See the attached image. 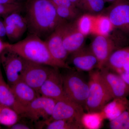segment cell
Masks as SVG:
<instances>
[{
	"label": "cell",
	"instance_id": "1",
	"mask_svg": "<svg viewBox=\"0 0 129 129\" xmlns=\"http://www.w3.org/2000/svg\"><path fill=\"white\" fill-rule=\"evenodd\" d=\"M24 11L29 34L45 40L64 21L58 15L51 0H25Z\"/></svg>",
	"mask_w": 129,
	"mask_h": 129
},
{
	"label": "cell",
	"instance_id": "2",
	"mask_svg": "<svg viewBox=\"0 0 129 129\" xmlns=\"http://www.w3.org/2000/svg\"><path fill=\"white\" fill-rule=\"evenodd\" d=\"M6 48L33 62L64 69H73L65 62L56 59L51 54L45 41L29 34L26 38L14 44L6 42Z\"/></svg>",
	"mask_w": 129,
	"mask_h": 129
},
{
	"label": "cell",
	"instance_id": "3",
	"mask_svg": "<svg viewBox=\"0 0 129 129\" xmlns=\"http://www.w3.org/2000/svg\"><path fill=\"white\" fill-rule=\"evenodd\" d=\"M88 83L89 94L84 108L87 112L101 111L113 98L104 85L99 69L89 72Z\"/></svg>",
	"mask_w": 129,
	"mask_h": 129
},
{
	"label": "cell",
	"instance_id": "4",
	"mask_svg": "<svg viewBox=\"0 0 129 129\" xmlns=\"http://www.w3.org/2000/svg\"><path fill=\"white\" fill-rule=\"evenodd\" d=\"M67 70L65 73L62 74L64 96L84 108L89 94L88 82L74 69Z\"/></svg>",
	"mask_w": 129,
	"mask_h": 129
},
{
	"label": "cell",
	"instance_id": "5",
	"mask_svg": "<svg viewBox=\"0 0 129 129\" xmlns=\"http://www.w3.org/2000/svg\"><path fill=\"white\" fill-rule=\"evenodd\" d=\"M57 101L55 99L39 96L25 107L23 113L19 115L42 127L51 117Z\"/></svg>",
	"mask_w": 129,
	"mask_h": 129
},
{
	"label": "cell",
	"instance_id": "6",
	"mask_svg": "<svg viewBox=\"0 0 129 129\" xmlns=\"http://www.w3.org/2000/svg\"><path fill=\"white\" fill-rule=\"evenodd\" d=\"M52 68L23 58L21 80L34 89L39 95L40 88L49 76Z\"/></svg>",
	"mask_w": 129,
	"mask_h": 129
},
{
	"label": "cell",
	"instance_id": "7",
	"mask_svg": "<svg viewBox=\"0 0 129 129\" xmlns=\"http://www.w3.org/2000/svg\"><path fill=\"white\" fill-rule=\"evenodd\" d=\"M0 62L6 76L7 83L11 86L21 80L23 67V58L9 48H6L0 54Z\"/></svg>",
	"mask_w": 129,
	"mask_h": 129
},
{
	"label": "cell",
	"instance_id": "8",
	"mask_svg": "<svg viewBox=\"0 0 129 129\" xmlns=\"http://www.w3.org/2000/svg\"><path fill=\"white\" fill-rule=\"evenodd\" d=\"M99 70L104 85L113 99L129 95V85L118 74L105 67Z\"/></svg>",
	"mask_w": 129,
	"mask_h": 129
},
{
	"label": "cell",
	"instance_id": "9",
	"mask_svg": "<svg viewBox=\"0 0 129 129\" xmlns=\"http://www.w3.org/2000/svg\"><path fill=\"white\" fill-rule=\"evenodd\" d=\"M107 16L113 27L129 34V2L116 0L108 9Z\"/></svg>",
	"mask_w": 129,
	"mask_h": 129
},
{
	"label": "cell",
	"instance_id": "10",
	"mask_svg": "<svg viewBox=\"0 0 129 129\" xmlns=\"http://www.w3.org/2000/svg\"><path fill=\"white\" fill-rule=\"evenodd\" d=\"M84 112L83 106L69 99L58 100L56 103L51 117L45 124L52 120L60 119L75 120L81 123V117Z\"/></svg>",
	"mask_w": 129,
	"mask_h": 129
},
{
	"label": "cell",
	"instance_id": "11",
	"mask_svg": "<svg viewBox=\"0 0 129 129\" xmlns=\"http://www.w3.org/2000/svg\"><path fill=\"white\" fill-rule=\"evenodd\" d=\"M59 69L52 68L49 76L40 88L39 94L57 101L67 99L63 91L62 74Z\"/></svg>",
	"mask_w": 129,
	"mask_h": 129
},
{
	"label": "cell",
	"instance_id": "12",
	"mask_svg": "<svg viewBox=\"0 0 129 129\" xmlns=\"http://www.w3.org/2000/svg\"><path fill=\"white\" fill-rule=\"evenodd\" d=\"M90 48L97 59L99 70L105 67L111 54L118 48L108 36L100 34L94 37Z\"/></svg>",
	"mask_w": 129,
	"mask_h": 129
},
{
	"label": "cell",
	"instance_id": "13",
	"mask_svg": "<svg viewBox=\"0 0 129 129\" xmlns=\"http://www.w3.org/2000/svg\"><path fill=\"white\" fill-rule=\"evenodd\" d=\"M67 22L62 21L45 40L53 57L59 61L65 62L69 55L64 48L63 42V31Z\"/></svg>",
	"mask_w": 129,
	"mask_h": 129
},
{
	"label": "cell",
	"instance_id": "14",
	"mask_svg": "<svg viewBox=\"0 0 129 129\" xmlns=\"http://www.w3.org/2000/svg\"><path fill=\"white\" fill-rule=\"evenodd\" d=\"M20 13L15 12L6 16L4 22L6 36L12 42L20 41L27 30V25L25 17Z\"/></svg>",
	"mask_w": 129,
	"mask_h": 129
},
{
	"label": "cell",
	"instance_id": "15",
	"mask_svg": "<svg viewBox=\"0 0 129 129\" xmlns=\"http://www.w3.org/2000/svg\"><path fill=\"white\" fill-rule=\"evenodd\" d=\"M70 55V61L79 72H89L98 68V61L90 47L84 46Z\"/></svg>",
	"mask_w": 129,
	"mask_h": 129
},
{
	"label": "cell",
	"instance_id": "16",
	"mask_svg": "<svg viewBox=\"0 0 129 129\" xmlns=\"http://www.w3.org/2000/svg\"><path fill=\"white\" fill-rule=\"evenodd\" d=\"M85 37L79 30L75 22H67L63 31V42L69 55L84 46Z\"/></svg>",
	"mask_w": 129,
	"mask_h": 129
},
{
	"label": "cell",
	"instance_id": "17",
	"mask_svg": "<svg viewBox=\"0 0 129 129\" xmlns=\"http://www.w3.org/2000/svg\"><path fill=\"white\" fill-rule=\"evenodd\" d=\"M105 67L118 74L129 71V46L118 48L114 51Z\"/></svg>",
	"mask_w": 129,
	"mask_h": 129
},
{
	"label": "cell",
	"instance_id": "18",
	"mask_svg": "<svg viewBox=\"0 0 129 129\" xmlns=\"http://www.w3.org/2000/svg\"><path fill=\"white\" fill-rule=\"evenodd\" d=\"M10 87L17 102L24 109L40 96L34 89L22 80Z\"/></svg>",
	"mask_w": 129,
	"mask_h": 129
},
{
	"label": "cell",
	"instance_id": "19",
	"mask_svg": "<svg viewBox=\"0 0 129 129\" xmlns=\"http://www.w3.org/2000/svg\"><path fill=\"white\" fill-rule=\"evenodd\" d=\"M129 107L127 97L114 98L106 104L101 110L105 119L109 121L115 119Z\"/></svg>",
	"mask_w": 129,
	"mask_h": 129
},
{
	"label": "cell",
	"instance_id": "20",
	"mask_svg": "<svg viewBox=\"0 0 129 129\" xmlns=\"http://www.w3.org/2000/svg\"><path fill=\"white\" fill-rule=\"evenodd\" d=\"M105 119L101 111L87 112L82 115L81 122L84 129H99L101 128Z\"/></svg>",
	"mask_w": 129,
	"mask_h": 129
},
{
	"label": "cell",
	"instance_id": "21",
	"mask_svg": "<svg viewBox=\"0 0 129 129\" xmlns=\"http://www.w3.org/2000/svg\"><path fill=\"white\" fill-rule=\"evenodd\" d=\"M19 117L13 109L0 103V125L9 128L18 122Z\"/></svg>",
	"mask_w": 129,
	"mask_h": 129
},
{
	"label": "cell",
	"instance_id": "22",
	"mask_svg": "<svg viewBox=\"0 0 129 129\" xmlns=\"http://www.w3.org/2000/svg\"><path fill=\"white\" fill-rule=\"evenodd\" d=\"M46 129H82L83 125L80 122L70 119L53 120L45 124Z\"/></svg>",
	"mask_w": 129,
	"mask_h": 129
},
{
	"label": "cell",
	"instance_id": "23",
	"mask_svg": "<svg viewBox=\"0 0 129 129\" xmlns=\"http://www.w3.org/2000/svg\"><path fill=\"white\" fill-rule=\"evenodd\" d=\"M94 20L92 16L85 14L81 16L75 22L79 30L86 36L92 32Z\"/></svg>",
	"mask_w": 129,
	"mask_h": 129
},
{
	"label": "cell",
	"instance_id": "24",
	"mask_svg": "<svg viewBox=\"0 0 129 129\" xmlns=\"http://www.w3.org/2000/svg\"><path fill=\"white\" fill-rule=\"evenodd\" d=\"M96 26L99 34L104 36H108L113 28L107 16H100L97 18Z\"/></svg>",
	"mask_w": 129,
	"mask_h": 129
},
{
	"label": "cell",
	"instance_id": "25",
	"mask_svg": "<svg viewBox=\"0 0 129 129\" xmlns=\"http://www.w3.org/2000/svg\"><path fill=\"white\" fill-rule=\"evenodd\" d=\"M55 7L58 16L64 21H73L78 17L79 11L78 9L63 7Z\"/></svg>",
	"mask_w": 129,
	"mask_h": 129
},
{
	"label": "cell",
	"instance_id": "26",
	"mask_svg": "<svg viewBox=\"0 0 129 129\" xmlns=\"http://www.w3.org/2000/svg\"><path fill=\"white\" fill-rule=\"evenodd\" d=\"M24 3L5 4L0 3V15L7 16L15 12L24 11Z\"/></svg>",
	"mask_w": 129,
	"mask_h": 129
},
{
	"label": "cell",
	"instance_id": "27",
	"mask_svg": "<svg viewBox=\"0 0 129 129\" xmlns=\"http://www.w3.org/2000/svg\"><path fill=\"white\" fill-rule=\"evenodd\" d=\"M105 2L104 0H91L79 7L90 12L97 13L104 9Z\"/></svg>",
	"mask_w": 129,
	"mask_h": 129
},
{
	"label": "cell",
	"instance_id": "28",
	"mask_svg": "<svg viewBox=\"0 0 129 129\" xmlns=\"http://www.w3.org/2000/svg\"><path fill=\"white\" fill-rule=\"evenodd\" d=\"M129 120V107L118 117L109 121V128L122 129L123 127Z\"/></svg>",
	"mask_w": 129,
	"mask_h": 129
},
{
	"label": "cell",
	"instance_id": "29",
	"mask_svg": "<svg viewBox=\"0 0 129 129\" xmlns=\"http://www.w3.org/2000/svg\"><path fill=\"white\" fill-rule=\"evenodd\" d=\"M56 7H63L72 8H77V7L70 0H51Z\"/></svg>",
	"mask_w": 129,
	"mask_h": 129
},
{
	"label": "cell",
	"instance_id": "30",
	"mask_svg": "<svg viewBox=\"0 0 129 129\" xmlns=\"http://www.w3.org/2000/svg\"><path fill=\"white\" fill-rule=\"evenodd\" d=\"M9 128L11 129H33L30 125H27L24 123H19L18 122L15 124L12 125Z\"/></svg>",
	"mask_w": 129,
	"mask_h": 129
},
{
	"label": "cell",
	"instance_id": "31",
	"mask_svg": "<svg viewBox=\"0 0 129 129\" xmlns=\"http://www.w3.org/2000/svg\"><path fill=\"white\" fill-rule=\"evenodd\" d=\"M24 0H0V3L5 4L24 3Z\"/></svg>",
	"mask_w": 129,
	"mask_h": 129
},
{
	"label": "cell",
	"instance_id": "32",
	"mask_svg": "<svg viewBox=\"0 0 129 129\" xmlns=\"http://www.w3.org/2000/svg\"><path fill=\"white\" fill-rule=\"evenodd\" d=\"M121 77L122 79L127 85H129V70L126 72H123L119 74Z\"/></svg>",
	"mask_w": 129,
	"mask_h": 129
},
{
	"label": "cell",
	"instance_id": "33",
	"mask_svg": "<svg viewBox=\"0 0 129 129\" xmlns=\"http://www.w3.org/2000/svg\"><path fill=\"white\" fill-rule=\"evenodd\" d=\"M6 36V33L4 22L0 20V37H4Z\"/></svg>",
	"mask_w": 129,
	"mask_h": 129
},
{
	"label": "cell",
	"instance_id": "34",
	"mask_svg": "<svg viewBox=\"0 0 129 129\" xmlns=\"http://www.w3.org/2000/svg\"><path fill=\"white\" fill-rule=\"evenodd\" d=\"M6 48V42H3L0 39V54Z\"/></svg>",
	"mask_w": 129,
	"mask_h": 129
},
{
	"label": "cell",
	"instance_id": "35",
	"mask_svg": "<svg viewBox=\"0 0 129 129\" xmlns=\"http://www.w3.org/2000/svg\"><path fill=\"white\" fill-rule=\"evenodd\" d=\"M90 1H91V0H80V1L78 5V7H79L80 6H81V5H83V4H85V3H86Z\"/></svg>",
	"mask_w": 129,
	"mask_h": 129
},
{
	"label": "cell",
	"instance_id": "36",
	"mask_svg": "<svg viewBox=\"0 0 129 129\" xmlns=\"http://www.w3.org/2000/svg\"><path fill=\"white\" fill-rule=\"evenodd\" d=\"M70 1L72 2L74 5H75L78 7V5L80 0H70Z\"/></svg>",
	"mask_w": 129,
	"mask_h": 129
},
{
	"label": "cell",
	"instance_id": "37",
	"mask_svg": "<svg viewBox=\"0 0 129 129\" xmlns=\"http://www.w3.org/2000/svg\"><path fill=\"white\" fill-rule=\"evenodd\" d=\"M3 76V75L2 71L1 65V62H0V80Z\"/></svg>",
	"mask_w": 129,
	"mask_h": 129
},
{
	"label": "cell",
	"instance_id": "38",
	"mask_svg": "<svg viewBox=\"0 0 129 129\" xmlns=\"http://www.w3.org/2000/svg\"><path fill=\"white\" fill-rule=\"evenodd\" d=\"M116 0H104L105 2H114Z\"/></svg>",
	"mask_w": 129,
	"mask_h": 129
},
{
	"label": "cell",
	"instance_id": "39",
	"mask_svg": "<svg viewBox=\"0 0 129 129\" xmlns=\"http://www.w3.org/2000/svg\"><path fill=\"white\" fill-rule=\"evenodd\" d=\"M1 125H0V129H1Z\"/></svg>",
	"mask_w": 129,
	"mask_h": 129
},
{
	"label": "cell",
	"instance_id": "40",
	"mask_svg": "<svg viewBox=\"0 0 129 129\" xmlns=\"http://www.w3.org/2000/svg\"><path fill=\"white\" fill-rule=\"evenodd\" d=\"M127 1H129V0H127Z\"/></svg>",
	"mask_w": 129,
	"mask_h": 129
}]
</instances>
